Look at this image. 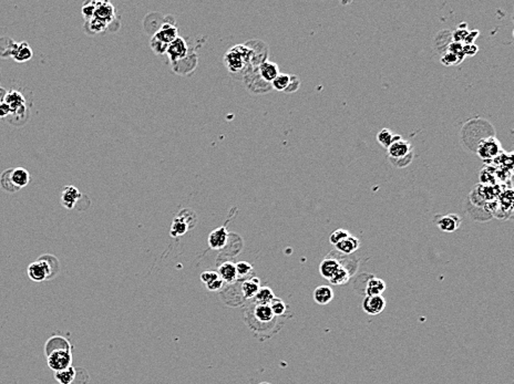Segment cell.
<instances>
[{
    "instance_id": "cell-19",
    "label": "cell",
    "mask_w": 514,
    "mask_h": 384,
    "mask_svg": "<svg viewBox=\"0 0 514 384\" xmlns=\"http://www.w3.org/2000/svg\"><path fill=\"white\" fill-rule=\"evenodd\" d=\"M334 299V290L329 286H319L314 291V300L316 303L325 306Z\"/></svg>"
},
{
    "instance_id": "cell-20",
    "label": "cell",
    "mask_w": 514,
    "mask_h": 384,
    "mask_svg": "<svg viewBox=\"0 0 514 384\" xmlns=\"http://www.w3.org/2000/svg\"><path fill=\"white\" fill-rule=\"evenodd\" d=\"M254 315L256 319L261 322V324H269V322H273L275 319V316L269 304H257L255 307Z\"/></svg>"
},
{
    "instance_id": "cell-27",
    "label": "cell",
    "mask_w": 514,
    "mask_h": 384,
    "mask_svg": "<svg viewBox=\"0 0 514 384\" xmlns=\"http://www.w3.org/2000/svg\"><path fill=\"white\" fill-rule=\"evenodd\" d=\"M399 139H401L400 135L394 134V132H392V131L389 130V129H382L377 134V141H378V143H379L381 146H384L386 148L389 147V145L392 142H395V141H397V140H399Z\"/></svg>"
},
{
    "instance_id": "cell-5",
    "label": "cell",
    "mask_w": 514,
    "mask_h": 384,
    "mask_svg": "<svg viewBox=\"0 0 514 384\" xmlns=\"http://www.w3.org/2000/svg\"><path fill=\"white\" fill-rule=\"evenodd\" d=\"M501 151V145H500L498 140L493 137L481 140L479 142L478 155L481 158H483V160H491V158L497 157Z\"/></svg>"
},
{
    "instance_id": "cell-29",
    "label": "cell",
    "mask_w": 514,
    "mask_h": 384,
    "mask_svg": "<svg viewBox=\"0 0 514 384\" xmlns=\"http://www.w3.org/2000/svg\"><path fill=\"white\" fill-rule=\"evenodd\" d=\"M275 299L273 290L268 287H260L255 296L257 304H269Z\"/></svg>"
},
{
    "instance_id": "cell-8",
    "label": "cell",
    "mask_w": 514,
    "mask_h": 384,
    "mask_svg": "<svg viewBox=\"0 0 514 384\" xmlns=\"http://www.w3.org/2000/svg\"><path fill=\"white\" fill-rule=\"evenodd\" d=\"M436 224L439 229L445 233H453L461 226L462 219L457 214H448L442 216H437Z\"/></svg>"
},
{
    "instance_id": "cell-4",
    "label": "cell",
    "mask_w": 514,
    "mask_h": 384,
    "mask_svg": "<svg viewBox=\"0 0 514 384\" xmlns=\"http://www.w3.org/2000/svg\"><path fill=\"white\" fill-rule=\"evenodd\" d=\"M4 103L9 106V109L11 111V114L13 115H19L22 116L25 115L27 111V104H26V97L19 91L11 90L7 91V95L4 96Z\"/></svg>"
},
{
    "instance_id": "cell-31",
    "label": "cell",
    "mask_w": 514,
    "mask_h": 384,
    "mask_svg": "<svg viewBox=\"0 0 514 384\" xmlns=\"http://www.w3.org/2000/svg\"><path fill=\"white\" fill-rule=\"evenodd\" d=\"M189 226L186 225L181 218L177 216L173 219V223L171 225V236L172 237H179L184 235V234L189 231Z\"/></svg>"
},
{
    "instance_id": "cell-6",
    "label": "cell",
    "mask_w": 514,
    "mask_h": 384,
    "mask_svg": "<svg viewBox=\"0 0 514 384\" xmlns=\"http://www.w3.org/2000/svg\"><path fill=\"white\" fill-rule=\"evenodd\" d=\"M387 152L390 160H399V158L406 157L410 153H412L413 147L408 141L399 139L389 145V147L387 148Z\"/></svg>"
},
{
    "instance_id": "cell-35",
    "label": "cell",
    "mask_w": 514,
    "mask_h": 384,
    "mask_svg": "<svg viewBox=\"0 0 514 384\" xmlns=\"http://www.w3.org/2000/svg\"><path fill=\"white\" fill-rule=\"evenodd\" d=\"M269 307H270V309H272L275 317L283 316L284 313L286 312V304H285V302L282 300V299L275 298L274 300L269 303Z\"/></svg>"
},
{
    "instance_id": "cell-22",
    "label": "cell",
    "mask_w": 514,
    "mask_h": 384,
    "mask_svg": "<svg viewBox=\"0 0 514 384\" xmlns=\"http://www.w3.org/2000/svg\"><path fill=\"white\" fill-rule=\"evenodd\" d=\"M259 279L253 277L249 280H245L242 284V293L245 299H253L255 298L257 291H258L260 286H259Z\"/></svg>"
},
{
    "instance_id": "cell-45",
    "label": "cell",
    "mask_w": 514,
    "mask_h": 384,
    "mask_svg": "<svg viewBox=\"0 0 514 384\" xmlns=\"http://www.w3.org/2000/svg\"><path fill=\"white\" fill-rule=\"evenodd\" d=\"M478 36H479V31L478 30L469 31V34H468V36H466V38H465L463 44H465V45L474 44V41H475L476 38H478Z\"/></svg>"
},
{
    "instance_id": "cell-24",
    "label": "cell",
    "mask_w": 514,
    "mask_h": 384,
    "mask_svg": "<svg viewBox=\"0 0 514 384\" xmlns=\"http://www.w3.org/2000/svg\"><path fill=\"white\" fill-rule=\"evenodd\" d=\"M17 42L13 41L11 38H8V37L0 38V57L12 58L13 52H15V50L17 48Z\"/></svg>"
},
{
    "instance_id": "cell-37",
    "label": "cell",
    "mask_w": 514,
    "mask_h": 384,
    "mask_svg": "<svg viewBox=\"0 0 514 384\" xmlns=\"http://www.w3.org/2000/svg\"><path fill=\"white\" fill-rule=\"evenodd\" d=\"M349 235H350V234L347 231H346V229H343V228L336 229V231L330 235L329 241H330L331 245L336 246L338 242L346 240V238H347Z\"/></svg>"
},
{
    "instance_id": "cell-7",
    "label": "cell",
    "mask_w": 514,
    "mask_h": 384,
    "mask_svg": "<svg viewBox=\"0 0 514 384\" xmlns=\"http://www.w3.org/2000/svg\"><path fill=\"white\" fill-rule=\"evenodd\" d=\"M386 303L382 296H366L362 301V310L369 316H377L385 310Z\"/></svg>"
},
{
    "instance_id": "cell-13",
    "label": "cell",
    "mask_w": 514,
    "mask_h": 384,
    "mask_svg": "<svg viewBox=\"0 0 514 384\" xmlns=\"http://www.w3.org/2000/svg\"><path fill=\"white\" fill-rule=\"evenodd\" d=\"M340 266H342V264H340V260H338L337 258H334V257L327 256L326 258L321 261L320 266H319V271H320L321 277L329 282L331 277H333V276L337 273V270L340 268Z\"/></svg>"
},
{
    "instance_id": "cell-36",
    "label": "cell",
    "mask_w": 514,
    "mask_h": 384,
    "mask_svg": "<svg viewBox=\"0 0 514 384\" xmlns=\"http://www.w3.org/2000/svg\"><path fill=\"white\" fill-rule=\"evenodd\" d=\"M235 268L237 277H246L253 273V266L247 261H240V263L235 264Z\"/></svg>"
},
{
    "instance_id": "cell-25",
    "label": "cell",
    "mask_w": 514,
    "mask_h": 384,
    "mask_svg": "<svg viewBox=\"0 0 514 384\" xmlns=\"http://www.w3.org/2000/svg\"><path fill=\"white\" fill-rule=\"evenodd\" d=\"M76 377H77V370L74 369L72 365L71 367L62 370V371L54 372V378L59 384H71V383H73L74 380H76Z\"/></svg>"
},
{
    "instance_id": "cell-47",
    "label": "cell",
    "mask_w": 514,
    "mask_h": 384,
    "mask_svg": "<svg viewBox=\"0 0 514 384\" xmlns=\"http://www.w3.org/2000/svg\"><path fill=\"white\" fill-rule=\"evenodd\" d=\"M6 95H7V91L4 90L3 88H0V104H1V103H3L4 96H6Z\"/></svg>"
},
{
    "instance_id": "cell-42",
    "label": "cell",
    "mask_w": 514,
    "mask_h": 384,
    "mask_svg": "<svg viewBox=\"0 0 514 384\" xmlns=\"http://www.w3.org/2000/svg\"><path fill=\"white\" fill-rule=\"evenodd\" d=\"M300 86H301L300 78L291 74V83H289V86H288V88L286 89V91H285V92H286V93L296 92L298 90V88H300Z\"/></svg>"
},
{
    "instance_id": "cell-33",
    "label": "cell",
    "mask_w": 514,
    "mask_h": 384,
    "mask_svg": "<svg viewBox=\"0 0 514 384\" xmlns=\"http://www.w3.org/2000/svg\"><path fill=\"white\" fill-rule=\"evenodd\" d=\"M167 46L169 45H166V44H164V42L160 41L156 38V37H154V36L151 37L150 48L155 54H165L166 50H167Z\"/></svg>"
},
{
    "instance_id": "cell-17",
    "label": "cell",
    "mask_w": 514,
    "mask_h": 384,
    "mask_svg": "<svg viewBox=\"0 0 514 384\" xmlns=\"http://www.w3.org/2000/svg\"><path fill=\"white\" fill-rule=\"evenodd\" d=\"M359 246H360V241H359L358 238L349 235L346 240L338 242L335 247L336 249L344 255H352L355 251L358 250Z\"/></svg>"
},
{
    "instance_id": "cell-28",
    "label": "cell",
    "mask_w": 514,
    "mask_h": 384,
    "mask_svg": "<svg viewBox=\"0 0 514 384\" xmlns=\"http://www.w3.org/2000/svg\"><path fill=\"white\" fill-rule=\"evenodd\" d=\"M350 277H352V271H350L348 268H346V267L342 264L340 268L337 270V273H336L329 280V283L331 285H336V286L345 285L349 282Z\"/></svg>"
},
{
    "instance_id": "cell-21",
    "label": "cell",
    "mask_w": 514,
    "mask_h": 384,
    "mask_svg": "<svg viewBox=\"0 0 514 384\" xmlns=\"http://www.w3.org/2000/svg\"><path fill=\"white\" fill-rule=\"evenodd\" d=\"M32 55H34V52H32V49L30 48L29 45H28L27 42H20V44L17 45V48L15 50V52H13L12 58L15 59L17 62L22 63L29 61L32 58Z\"/></svg>"
},
{
    "instance_id": "cell-12",
    "label": "cell",
    "mask_w": 514,
    "mask_h": 384,
    "mask_svg": "<svg viewBox=\"0 0 514 384\" xmlns=\"http://www.w3.org/2000/svg\"><path fill=\"white\" fill-rule=\"evenodd\" d=\"M228 240V232L225 226H221L216 229H214L213 232L208 235V246L212 249H221L224 246L226 245Z\"/></svg>"
},
{
    "instance_id": "cell-15",
    "label": "cell",
    "mask_w": 514,
    "mask_h": 384,
    "mask_svg": "<svg viewBox=\"0 0 514 384\" xmlns=\"http://www.w3.org/2000/svg\"><path fill=\"white\" fill-rule=\"evenodd\" d=\"M387 285L385 280L377 277H370L368 279L364 287V294L366 296H382V292H385Z\"/></svg>"
},
{
    "instance_id": "cell-26",
    "label": "cell",
    "mask_w": 514,
    "mask_h": 384,
    "mask_svg": "<svg viewBox=\"0 0 514 384\" xmlns=\"http://www.w3.org/2000/svg\"><path fill=\"white\" fill-rule=\"evenodd\" d=\"M0 186H1V189L4 192H7V193H17L18 191H20L12 183L11 168H7V170H4L1 174H0Z\"/></svg>"
},
{
    "instance_id": "cell-9",
    "label": "cell",
    "mask_w": 514,
    "mask_h": 384,
    "mask_svg": "<svg viewBox=\"0 0 514 384\" xmlns=\"http://www.w3.org/2000/svg\"><path fill=\"white\" fill-rule=\"evenodd\" d=\"M116 10L113 4L109 1H97L95 17L97 19L105 22L107 26L115 19Z\"/></svg>"
},
{
    "instance_id": "cell-2",
    "label": "cell",
    "mask_w": 514,
    "mask_h": 384,
    "mask_svg": "<svg viewBox=\"0 0 514 384\" xmlns=\"http://www.w3.org/2000/svg\"><path fill=\"white\" fill-rule=\"evenodd\" d=\"M47 363L53 372L62 371V370L71 367L72 354L70 349H58L51 351L47 354Z\"/></svg>"
},
{
    "instance_id": "cell-32",
    "label": "cell",
    "mask_w": 514,
    "mask_h": 384,
    "mask_svg": "<svg viewBox=\"0 0 514 384\" xmlns=\"http://www.w3.org/2000/svg\"><path fill=\"white\" fill-rule=\"evenodd\" d=\"M291 83V74L287 73H279L276 79L272 82V86L276 91L285 92Z\"/></svg>"
},
{
    "instance_id": "cell-40",
    "label": "cell",
    "mask_w": 514,
    "mask_h": 384,
    "mask_svg": "<svg viewBox=\"0 0 514 384\" xmlns=\"http://www.w3.org/2000/svg\"><path fill=\"white\" fill-rule=\"evenodd\" d=\"M217 278H219V277H218V274L216 273V271H204V273H202V275H201V280H202L203 284H205V286L211 284Z\"/></svg>"
},
{
    "instance_id": "cell-30",
    "label": "cell",
    "mask_w": 514,
    "mask_h": 384,
    "mask_svg": "<svg viewBox=\"0 0 514 384\" xmlns=\"http://www.w3.org/2000/svg\"><path fill=\"white\" fill-rule=\"evenodd\" d=\"M176 216L179 217V218H181L182 221H183L186 225H188L190 229L193 228L196 225V222H198V216H196V213L194 212L193 209H191V208L181 209L180 212L177 213Z\"/></svg>"
},
{
    "instance_id": "cell-3",
    "label": "cell",
    "mask_w": 514,
    "mask_h": 384,
    "mask_svg": "<svg viewBox=\"0 0 514 384\" xmlns=\"http://www.w3.org/2000/svg\"><path fill=\"white\" fill-rule=\"evenodd\" d=\"M165 54L167 55V58H169L172 64L177 63L180 62V61L184 60L189 55V46L182 37H177L174 41H172L171 44L167 46Z\"/></svg>"
},
{
    "instance_id": "cell-1",
    "label": "cell",
    "mask_w": 514,
    "mask_h": 384,
    "mask_svg": "<svg viewBox=\"0 0 514 384\" xmlns=\"http://www.w3.org/2000/svg\"><path fill=\"white\" fill-rule=\"evenodd\" d=\"M253 50L245 45H236L227 50L224 55V63H225L228 71L236 73L245 67L247 62H250L253 57Z\"/></svg>"
},
{
    "instance_id": "cell-14",
    "label": "cell",
    "mask_w": 514,
    "mask_h": 384,
    "mask_svg": "<svg viewBox=\"0 0 514 384\" xmlns=\"http://www.w3.org/2000/svg\"><path fill=\"white\" fill-rule=\"evenodd\" d=\"M279 73V67L275 62H272V61L266 60L259 65V76L265 82L272 83Z\"/></svg>"
},
{
    "instance_id": "cell-46",
    "label": "cell",
    "mask_w": 514,
    "mask_h": 384,
    "mask_svg": "<svg viewBox=\"0 0 514 384\" xmlns=\"http://www.w3.org/2000/svg\"><path fill=\"white\" fill-rule=\"evenodd\" d=\"M10 114L11 111L9 109V106L4 102L1 103V104H0V118H6V116Z\"/></svg>"
},
{
    "instance_id": "cell-39",
    "label": "cell",
    "mask_w": 514,
    "mask_h": 384,
    "mask_svg": "<svg viewBox=\"0 0 514 384\" xmlns=\"http://www.w3.org/2000/svg\"><path fill=\"white\" fill-rule=\"evenodd\" d=\"M413 155H414V152L410 153L409 155H407L406 157L399 158V160H390V158H389V161H390V163H391L392 165H394L395 167L403 168V167L408 166L409 164H410L411 162H412V160H413Z\"/></svg>"
},
{
    "instance_id": "cell-43",
    "label": "cell",
    "mask_w": 514,
    "mask_h": 384,
    "mask_svg": "<svg viewBox=\"0 0 514 384\" xmlns=\"http://www.w3.org/2000/svg\"><path fill=\"white\" fill-rule=\"evenodd\" d=\"M462 52H463L465 57L466 55H474L476 52H478V47H476L474 44L464 45L463 47H462Z\"/></svg>"
},
{
    "instance_id": "cell-18",
    "label": "cell",
    "mask_w": 514,
    "mask_h": 384,
    "mask_svg": "<svg viewBox=\"0 0 514 384\" xmlns=\"http://www.w3.org/2000/svg\"><path fill=\"white\" fill-rule=\"evenodd\" d=\"M11 180L16 187L21 190L26 187L30 182V174L26 168L15 167L11 168Z\"/></svg>"
},
{
    "instance_id": "cell-16",
    "label": "cell",
    "mask_w": 514,
    "mask_h": 384,
    "mask_svg": "<svg viewBox=\"0 0 514 384\" xmlns=\"http://www.w3.org/2000/svg\"><path fill=\"white\" fill-rule=\"evenodd\" d=\"M218 277L221 278L224 283L227 284H233L237 280V273L235 268V264L227 261L224 263L218 268Z\"/></svg>"
},
{
    "instance_id": "cell-41",
    "label": "cell",
    "mask_w": 514,
    "mask_h": 384,
    "mask_svg": "<svg viewBox=\"0 0 514 384\" xmlns=\"http://www.w3.org/2000/svg\"><path fill=\"white\" fill-rule=\"evenodd\" d=\"M469 31L465 30V29H460V28H458V30H456L455 32H453L452 35V38H453V42H459V44H463L466 36H468Z\"/></svg>"
},
{
    "instance_id": "cell-44",
    "label": "cell",
    "mask_w": 514,
    "mask_h": 384,
    "mask_svg": "<svg viewBox=\"0 0 514 384\" xmlns=\"http://www.w3.org/2000/svg\"><path fill=\"white\" fill-rule=\"evenodd\" d=\"M223 285H224V282H223V280H222L221 278H217V279H215L214 282H212L211 284L206 285V288H207L208 290H211V291H217V290L222 289Z\"/></svg>"
},
{
    "instance_id": "cell-34",
    "label": "cell",
    "mask_w": 514,
    "mask_h": 384,
    "mask_svg": "<svg viewBox=\"0 0 514 384\" xmlns=\"http://www.w3.org/2000/svg\"><path fill=\"white\" fill-rule=\"evenodd\" d=\"M96 8H97V1H88L86 3H83V6L81 8V13L86 21L90 20L93 17H95Z\"/></svg>"
},
{
    "instance_id": "cell-38",
    "label": "cell",
    "mask_w": 514,
    "mask_h": 384,
    "mask_svg": "<svg viewBox=\"0 0 514 384\" xmlns=\"http://www.w3.org/2000/svg\"><path fill=\"white\" fill-rule=\"evenodd\" d=\"M461 62L459 57H458L457 54L455 53H451L449 52V51H446L445 53H443L442 58H441V63L447 65V67H450V65H455V64H459Z\"/></svg>"
},
{
    "instance_id": "cell-23",
    "label": "cell",
    "mask_w": 514,
    "mask_h": 384,
    "mask_svg": "<svg viewBox=\"0 0 514 384\" xmlns=\"http://www.w3.org/2000/svg\"><path fill=\"white\" fill-rule=\"evenodd\" d=\"M107 27L109 26H107L105 22L97 19L96 17H93L92 19L86 21V23H85V30L87 34L90 36L102 34V32H104L106 30Z\"/></svg>"
},
{
    "instance_id": "cell-10",
    "label": "cell",
    "mask_w": 514,
    "mask_h": 384,
    "mask_svg": "<svg viewBox=\"0 0 514 384\" xmlns=\"http://www.w3.org/2000/svg\"><path fill=\"white\" fill-rule=\"evenodd\" d=\"M81 198V192L76 186H65L61 193V205L65 209H73Z\"/></svg>"
},
{
    "instance_id": "cell-11",
    "label": "cell",
    "mask_w": 514,
    "mask_h": 384,
    "mask_svg": "<svg viewBox=\"0 0 514 384\" xmlns=\"http://www.w3.org/2000/svg\"><path fill=\"white\" fill-rule=\"evenodd\" d=\"M153 36L156 37L160 41L164 42V44L170 45L172 41H174L179 37V30H177L174 23L164 22L162 23L161 27L158 28Z\"/></svg>"
}]
</instances>
